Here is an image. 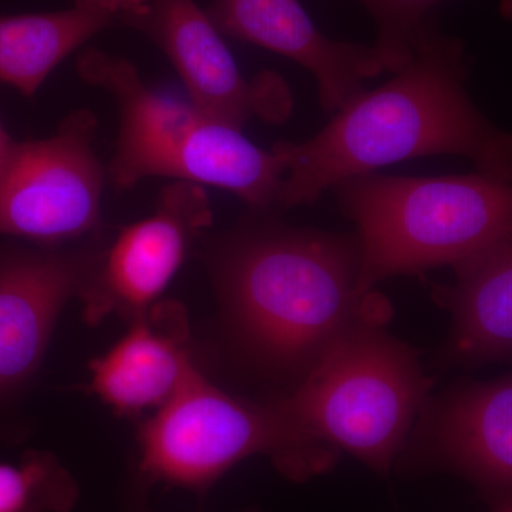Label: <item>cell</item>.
Here are the masks:
<instances>
[{"label": "cell", "instance_id": "ffe728a7", "mask_svg": "<svg viewBox=\"0 0 512 512\" xmlns=\"http://www.w3.org/2000/svg\"><path fill=\"white\" fill-rule=\"evenodd\" d=\"M19 143L10 137L3 124L0 123V178L8 171L18 151Z\"/></svg>", "mask_w": 512, "mask_h": 512}, {"label": "cell", "instance_id": "ac0fdd59", "mask_svg": "<svg viewBox=\"0 0 512 512\" xmlns=\"http://www.w3.org/2000/svg\"><path fill=\"white\" fill-rule=\"evenodd\" d=\"M375 19L376 52L384 72L397 73L413 59L414 45L430 12L444 0H359Z\"/></svg>", "mask_w": 512, "mask_h": 512}, {"label": "cell", "instance_id": "7c38bea8", "mask_svg": "<svg viewBox=\"0 0 512 512\" xmlns=\"http://www.w3.org/2000/svg\"><path fill=\"white\" fill-rule=\"evenodd\" d=\"M128 330L90 362V392L124 417L156 412L197 366L191 326L180 302L160 301L128 320Z\"/></svg>", "mask_w": 512, "mask_h": 512}, {"label": "cell", "instance_id": "44dd1931", "mask_svg": "<svg viewBox=\"0 0 512 512\" xmlns=\"http://www.w3.org/2000/svg\"><path fill=\"white\" fill-rule=\"evenodd\" d=\"M500 12L504 18L512 19V0H501Z\"/></svg>", "mask_w": 512, "mask_h": 512}, {"label": "cell", "instance_id": "7a4b0ae2", "mask_svg": "<svg viewBox=\"0 0 512 512\" xmlns=\"http://www.w3.org/2000/svg\"><path fill=\"white\" fill-rule=\"evenodd\" d=\"M467 74L464 46L427 20L413 59L392 80L350 100L309 140L272 147L286 170L279 208L313 204L349 178L430 156L467 158L477 173L512 183V134L474 106Z\"/></svg>", "mask_w": 512, "mask_h": 512}, {"label": "cell", "instance_id": "e0dca14e", "mask_svg": "<svg viewBox=\"0 0 512 512\" xmlns=\"http://www.w3.org/2000/svg\"><path fill=\"white\" fill-rule=\"evenodd\" d=\"M77 501V481L47 451H26L18 463H0V512H70Z\"/></svg>", "mask_w": 512, "mask_h": 512}, {"label": "cell", "instance_id": "ba28073f", "mask_svg": "<svg viewBox=\"0 0 512 512\" xmlns=\"http://www.w3.org/2000/svg\"><path fill=\"white\" fill-rule=\"evenodd\" d=\"M121 22L157 43L204 116L238 130L254 117L281 124L291 116L292 94L284 77L264 72L247 79L220 30L194 0H150Z\"/></svg>", "mask_w": 512, "mask_h": 512}, {"label": "cell", "instance_id": "2e32d148", "mask_svg": "<svg viewBox=\"0 0 512 512\" xmlns=\"http://www.w3.org/2000/svg\"><path fill=\"white\" fill-rule=\"evenodd\" d=\"M114 19L77 2L59 12L0 16V83L32 97L64 57L109 28Z\"/></svg>", "mask_w": 512, "mask_h": 512}, {"label": "cell", "instance_id": "8992f818", "mask_svg": "<svg viewBox=\"0 0 512 512\" xmlns=\"http://www.w3.org/2000/svg\"><path fill=\"white\" fill-rule=\"evenodd\" d=\"M94 131L93 114L77 111L53 136L19 143L0 178V237L43 247L100 237L104 178Z\"/></svg>", "mask_w": 512, "mask_h": 512}, {"label": "cell", "instance_id": "5bb4252c", "mask_svg": "<svg viewBox=\"0 0 512 512\" xmlns=\"http://www.w3.org/2000/svg\"><path fill=\"white\" fill-rule=\"evenodd\" d=\"M453 269V284L431 289L453 319L444 359L463 367L512 363V229Z\"/></svg>", "mask_w": 512, "mask_h": 512}, {"label": "cell", "instance_id": "7402d4cb", "mask_svg": "<svg viewBox=\"0 0 512 512\" xmlns=\"http://www.w3.org/2000/svg\"><path fill=\"white\" fill-rule=\"evenodd\" d=\"M130 512H148V511L146 510V508H140V507H138V505H136V503H133V507H131ZM242 512H259V511L247 510V511H242Z\"/></svg>", "mask_w": 512, "mask_h": 512}, {"label": "cell", "instance_id": "52a82bcc", "mask_svg": "<svg viewBox=\"0 0 512 512\" xmlns=\"http://www.w3.org/2000/svg\"><path fill=\"white\" fill-rule=\"evenodd\" d=\"M396 467L466 480L493 510L512 504V373L429 397Z\"/></svg>", "mask_w": 512, "mask_h": 512}, {"label": "cell", "instance_id": "5b68a950", "mask_svg": "<svg viewBox=\"0 0 512 512\" xmlns=\"http://www.w3.org/2000/svg\"><path fill=\"white\" fill-rule=\"evenodd\" d=\"M138 477L205 495L231 468L265 456L282 476L306 481L319 461L292 436L268 399L251 402L191 370L160 409L138 426Z\"/></svg>", "mask_w": 512, "mask_h": 512}, {"label": "cell", "instance_id": "30bf717a", "mask_svg": "<svg viewBox=\"0 0 512 512\" xmlns=\"http://www.w3.org/2000/svg\"><path fill=\"white\" fill-rule=\"evenodd\" d=\"M100 237L77 247H0V403L18 396L42 365L63 309L99 268Z\"/></svg>", "mask_w": 512, "mask_h": 512}, {"label": "cell", "instance_id": "9a60e30c", "mask_svg": "<svg viewBox=\"0 0 512 512\" xmlns=\"http://www.w3.org/2000/svg\"><path fill=\"white\" fill-rule=\"evenodd\" d=\"M285 165L238 128L200 114L168 158L163 177L232 192L255 212L279 207Z\"/></svg>", "mask_w": 512, "mask_h": 512}, {"label": "cell", "instance_id": "603a6c76", "mask_svg": "<svg viewBox=\"0 0 512 512\" xmlns=\"http://www.w3.org/2000/svg\"><path fill=\"white\" fill-rule=\"evenodd\" d=\"M494 512H512V504L505 505V507L497 508V510H494Z\"/></svg>", "mask_w": 512, "mask_h": 512}, {"label": "cell", "instance_id": "8fae6325", "mask_svg": "<svg viewBox=\"0 0 512 512\" xmlns=\"http://www.w3.org/2000/svg\"><path fill=\"white\" fill-rule=\"evenodd\" d=\"M222 35L288 57L313 74L320 106L336 113L384 72L375 47L323 35L299 0H212L207 10Z\"/></svg>", "mask_w": 512, "mask_h": 512}, {"label": "cell", "instance_id": "6da1fadb", "mask_svg": "<svg viewBox=\"0 0 512 512\" xmlns=\"http://www.w3.org/2000/svg\"><path fill=\"white\" fill-rule=\"evenodd\" d=\"M359 271L356 234L256 217L218 238L210 272L232 356L278 392L298 383L346 330L392 315L382 293L359 291Z\"/></svg>", "mask_w": 512, "mask_h": 512}, {"label": "cell", "instance_id": "277c9868", "mask_svg": "<svg viewBox=\"0 0 512 512\" xmlns=\"http://www.w3.org/2000/svg\"><path fill=\"white\" fill-rule=\"evenodd\" d=\"M332 190L357 227L362 293L393 276L456 268L512 229V183L480 173L431 178L370 173Z\"/></svg>", "mask_w": 512, "mask_h": 512}, {"label": "cell", "instance_id": "4fadbf2b", "mask_svg": "<svg viewBox=\"0 0 512 512\" xmlns=\"http://www.w3.org/2000/svg\"><path fill=\"white\" fill-rule=\"evenodd\" d=\"M77 73L84 82L113 94L119 103L120 134L109 170L111 183L131 188L144 178L161 177L178 141L200 111L154 92L128 60L101 50L83 52Z\"/></svg>", "mask_w": 512, "mask_h": 512}, {"label": "cell", "instance_id": "9c48e42d", "mask_svg": "<svg viewBox=\"0 0 512 512\" xmlns=\"http://www.w3.org/2000/svg\"><path fill=\"white\" fill-rule=\"evenodd\" d=\"M212 225L202 185L174 181L150 217L121 229L107 247L80 301L83 319L97 326L110 316L131 320L160 302L192 244Z\"/></svg>", "mask_w": 512, "mask_h": 512}, {"label": "cell", "instance_id": "3957f363", "mask_svg": "<svg viewBox=\"0 0 512 512\" xmlns=\"http://www.w3.org/2000/svg\"><path fill=\"white\" fill-rule=\"evenodd\" d=\"M384 325L356 323L298 383L268 400L302 443L346 451L387 476L409 443L431 380L417 353Z\"/></svg>", "mask_w": 512, "mask_h": 512}, {"label": "cell", "instance_id": "d6986e66", "mask_svg": "<svg viewBox=\"0 0 512 512\" xmlns=\"http://www.w3.org/2000/svg\"><path fill=\"white\" fill-rule=\"evenodd\" d=\"M77 3L94 6L110 13L114 18L123 20L128 16L137 15L146 8L150 0H76Z\"/></svg>", "mask_w": 512, "mask_h": 512}]
</instances>
